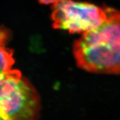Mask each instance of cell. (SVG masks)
<instances>
[{
    "label": "cell",
    "instance_id": "obj_1",
    "mask_svg": "<svg viewBox=\"0 0 120 120\" xmlns=\"http://www.w3.org/2000/svg\"><path fill=\"white\" fill-rule=\"evenodd\" d=\"M105 21L73 44L78 65L89 72L120 73V11L105 8Z\"/></svg>",
    "mask_w": 120,
    "mask_h": 120
},
{
    "label": "cell",
    "instance_id": "obj_2",
    "mask_svg": "<svg viewBox=\"0 0 120 120\" xmlns=\"http://www.w3.org/2000/svg\"><path fill=\"white\" fill-rule=\"evenodd\" d=\"M37 91L17 70L0 77V120H38Z\"/></svg>",
    "mask_w": 120,
    "mask_h": 120
},
{
    "label": "cell",
    "instance_id": "obj_3",
    "mask_svg": "<svg viewBox=\"0 0 120 120\" xmlns=\"http://www.w3.org/2000/svg\"><path fill=\"white\" fill-rule=\"evenodd\" d=\"M52 9L53 27L70 33L92 30L102 24L107 17L105 9L74 0H60L52 5Z\"/></svg>",
    "mask_w": 120,
    "mask_h": 120
},
{
    "label": "cell",
    "instance_id": "obj_4",
    "mask_svg": "<svg viewBox=\"0 0 120 120\" xmlns=\"http://www.w3.org/2000/svg\"><path fill=\"white\" fill-rule=\"evenodd\" d=\"M9 33L7 29L0 27V77L12 70L14 64L13 51L7 46Z\"/></svg>",
    "mask_w": 120,
    "mask_h": 120
},
{
    "label": "cell",
    "instance_id": "obj_5",
    "mask_svg": "<svg viewBox=\"0 0 120 120\" xmlns=\"http://www.w3.org/2000/svg\"><path fill=\"white\" fill-rule=\"evenodd\" d=\"M38 1L41 4H55L59 1L60 0H38Z\"/></svg>",
    "mask_w": 120,
    "mask_h": 120
}]
</instances>
